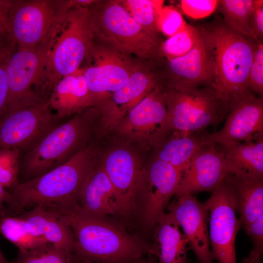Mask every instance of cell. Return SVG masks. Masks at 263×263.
Masks as SVG:
<instances>
[{
  "instance_id": "obj_39",
  "label": "cell",
  "mask_w": 263,
  "mask_h": 263,
  "mask_svg": "<svg viewBox=\"0 0 263 263\" xmlns=\"http://www.w3.org/2000/svg\"><path fill=\"white\" fill-rule=\"evenodd\" d=\"M251 25L254 34L258 42L263 39V0H255L251 15Z\"/></svg>"
},
{
  "instance_id": "obj_17",
  "label": "cell",
  "mask_w": 263,
  "mask_h": 263,
  "mask_svg": "<svg viewBox=\"0 0 263 263\" xmlns=\"http://www.w3.org/2000/svg\"><path fill=\"white\" fill-rule=\"evenodd\" d=\"M117 194L122 214L131 212L141 186L144 169L138 157L131 150L116 147L100 162Z\"/></svg>"
},
{
  "instance_id": "obj_12",
  "label": "cell",
  "mask_w": 263,
  "mask_h": 263,
  "mask_svg": "<svg viewBox=\"0 0 263 263\" xmlns=\"http://www.w3.org/2000/svg\"><path fill=\"white\" fill-rule=\"evenodd\" d=\"M208 210L209 237L214 260L236 263L235 239L242 226L236 214L233 188L226 179L205 202Z\"/></svg>"
},
{
  "instance_id": "obj_33",
  "label": "cell",
  "mask_w": 263,
  "mask_h": 263,
  "mask_svg": "<svg viewBox=\"0 0 263 263\" xmlns=\"http://www.w3.org/2000/svg\"><path fill=\"white\" fill-rule=\"evenodd\" d=\"M19 149H0V184L5 188L14 189L19 183Z\"/></svg>"
},
{
  "instance_id": "obj_44",
  "label": "cell",
  "mask_w": 263,
  "mask_h": 263,
  "mask_svg": "<svg viewBox=\"0 0 263 263\" xmlns=\"http://www.w3.org/2000/svg\"><path fill=\"white\" fill-rule=\"evenodd\" d=\"M0 263H14L9 262L3 255L0 249Z\"/></svg>"
},
{
  "instance_id": "obj_31",
  "label": "cell",
  "mask_w": 263,
  "mask_h": 263,
  "mask_svg": "<svg viewBox=\"0 0 263 263\" xmlns=\"http://www.w3.org/2000/svg\"><path fill=\"white\" fill-rule=\"evenodd\" d=\"M201 35L200 27L187 23L181 31L163 41L160 47L159 59H170L186 55L195 46Z\"/></svg>"
},
{
  "instance_id": "obj_27",
  "label": "cell",
  "mask_w": 263,
  "mask_h": 263,
  "mask_svg": "<svg viewBox=\"0 0 263 263\" xmlns=\"http://www.w3.org/2000/svg\"><path fill=\"white\" fill-rule=\"evenodd\" d=\"M226 180L233 188L236 210L244 228L263 214V179L228 174Z\"/></svg>"
},
{
  "instance_id": "obj_18",
  "label": "cell",
  "mask_w": 263,
  "mask_h": 263,
  "mask_svg": "<svg viewBox=\"0 0 263 263\" xmlns=\"http://www.w3.org/2000/svg\"><path fill=\"white\" fill-rule=\"evenodd\" d=\"M183 174L169 163L155 158L144 168V217L147 226L155 227L159 217L175 195Z\"/></svg>"
},
{
  "instance_id": "obj_20",
  "label": "cell",
  "mask_w": 263,
  "mask_h": 263,
  "mask_svg": "<svg viewBox=\"0 0 263 263\" xmlns=\"http://www.w3.org/2000/svg\"><path fill=\"white\" fill-rule=\"evenodd\" d=\"M216 143L210 142L195 154L183 173L175 194H185L213 190L228 174L223 150L219 151Z\"/></svg>"
},
{
  "instance_id": "obj_21",
  "label": "cell",
  "mask_w": 263,
  "mask_h": 263,
  "mask_svg": "<svg viewBox=\"0 0 263 263\" xmlns=\"http://www.w3.org/2000/svg\"><path fill=\"white\" fill-rule=\"evenodd\" d=\"M16 216L23 220L33 235L74 254V234L65 220L56 212L39 205Z\"/></svg>"
},
{
  "instance_id": "obj_3",
  "label": "cell",
  "mask_w": 263,
  "mask_h": 263,
  "mask_svg": "<svg viewBox=\"0 0 263 263\" xmlns=\"http://www.w3.org/2000/svg\"><path fill=\"white\" fill-rule=\"evenodd\" d=\"M98 163L96 151L85 147L65 163L43 175L19 183L2 216H16L37 205L76 203L87 178Z\"/></svg>"
},
{
  "instance_id": "obj_22",
  "label": "cell",
  "mask_w": 263,
  "mask_h": 263,
  "mask_svg": "<svg viewBox=\"0 0 263 263\" xmlns=\"http://www.w3.org/2000/svg\"><path fill=\"white\" fill-rule=\"evenodd\" d=\"M83 68L62 77L53 88L48 100L50 107L61 118L78 113L97 103L89 90L83 76Z\"/></svg>"
},
{
  "instance_id": "obj_8",
  "label": "cell",
  "mask_w": 263,
  "mask_h": 263,
  "mask_svg": "<svg viewBox=\"0 0 263 263\" xmlns=\"http://www.w3.org/2000/svg\"><path fill=\"white\" fill-rule=\"evenodd\" d=\"M74 5V0H12L8 21L14 40L19 47L35 48L55 39Z\"/></svg>"
},
{
  "instance_id": "obj_5",
  "label": "cell",
  "mask_w": 263,
  "mask_h": 263,
  "mask_svg": "<svg viewBox=\"0 0 263 263\" xmlns=\"http://www.w3.org/2000/svg\"><path fill=\"white\" fill-rule=\"evenodd\" d=\"M99 114L97 107L89 108L53 130L25 156V174L33 179L40 176L84 148Z\"/></svg>"
},
{
  "instance_id": "obj_19",
  "label": "cell",
  "mask_w": 263,
  "mask_h": 263,
  "mask_svg": "<svg viewBox=\"0 0 263 263\" xmlns=\"http://www.w3.org/2000/svg\"><path fill=\"white\" fill-rule=\"evenodd\" d=\"M263 136V98L254 94L239 100L230 110L223 127L207 135L222 145L254 140Z\"/></svg>"
},
{
  "instance_id": "obj_2",
  "label": "cell",
  "mask_w": 263,
  "mask_h": 263,
  "mask_svg": "<svg viewBox=\"0 0 263 263\" xmlns=\"http://www.w3.org/2000/svg\"><path fill=\"white\" fill-rule=\"evenodd\" d=\"M202 28L213 49L214 89L223 119L239 100L254 94L249 87L248 76L258 42L234 31L224 21Z\"/></svg>"
},
{
  "instance_id": "obj_35",
  "label": "cell",
  "mask_w": 263,
  "mask_h": 263,
  "mask_svg": "<svg viewBox=\"0 0 263 263\" xmlns=\"http://www.w3.org/2000/svg\"><path fill=\"white\" fill-rule=\"evenodd\" d=\"M248 84L251 91L263 95V44L258 42L256 46L248 76Z\"/></svg>"
},
{
  "instance_id": "obj_10",
  "label": "cell",
  "mask_w": 263,
  "mask_h": 263,
  "mask_svg": "<svg viewBox=\"0 0 263 263\" xmlns=\"http://www.w3.org/2000/svg\"><path fill=\"white\" fill-rule=\"evenodd\" d=\"M85 60L83 76L96 106L122 87L141 62L103 42L94 43Z\"/></svg>"
},
{
  "instance_id": "obj_28",
  "label": "cell",
  "mask_w": 263,
  "mask_h": 263,
  "mask_svg": "<svg viewBox=\"0 0 263 263\" xmlns=\"http://www.w3.org/2000/svg\"><path fill=\"white\" fill-rule=\"evenodd\" d=\"M255 0H220L223 21L228 27L258 42L251 25V15Z\"/></svg>"
},
{
  "instance_id": "obj_11",
  "label": "cell",
  "mask_w": 263,
  "mask_h": 263,
  "mask_svg": "<svg viewBox=\"0 0 263 263\" xmlns=\"http://www.w3.org/2000/svg\"><path fill=\"white\" fill-rule=\"evenodd\" d=\"M201 35L186 55L172 58H160L158 63L163 84L175 90H186L214 84V61L211 44L202 27Z\"/></svg>"
},
{
  "instance_id": "obj_25",
  "label": "cell",
  "mask_w": 263,
  "mask_h": 263,
  "mask_svg": "<svg viewBox=\"0 0 263 263\" xmlns=\"http://www.w3.org/2000/svg\"><path fill=\"white\" fill-rule=\"evenodd\" d=\"M169 134L153 147L156 149L154 158L169 163L183 173L198 151L210 142L207 135L198 132L175 131Z\"/></svg>"
},
{
  "instance_id": "obj_6",
  "label": "cell",
  "mask_w": 263,
  "mask_h": 263,
  "mask_svg": "<svg viewBox=\"0 0 263 263\" xmlns=\"http://www.w3.org/2000/svg\"><path fill=\"white\" fill-rule=\"evenodd\" d=\"M94 38L89 7L74 2L61 24L48 57L45 73L50 93L62 77L80 68L94 43Z\"/></svg>"
},
{
  "instance_id": "obj_36",
  "label": "cell",
  "mask_w": 263,
  "mask_h": 263,
  "mask_svg": "<svg viewBox=\"0 0 263 263\" xmlns=\"http://www.w3.org/2000/svg\"><path fill=\"white\" fill-rule=\"evenodd\" d=\"M220 0H182L180 5L183 12L194 19L206 17L216 9Z\"/></svg>"
},
{
  "instance_id": "obj_24",
  "label": "cell",
  "mask_w": 263,
  "mask_h": 263,
  "mask_svg": "<svg viewBox=\"0 0 263 263\" xmlns=\"http://www.w3.org/2000/svg\"><path fill=\"white\" fill-rule=\"evenodd\" d=\"M180 226L169 213H163L155 226L152 245L156 263H188V249Z\"/></svg>"
},
{
  "instance_id": "obj_1",
  "label": "cell",
  "mask_w": 263,
  "mask_h": 263,
  "mask_svg": "<svg viewBox=\"0 0 263 263\" xmlns=\"http://www.w3.org/2000/svg\"><path fill=\"white\" fill-rule=\"evenodd\" d=\"M60 214L75 241L74 255L84 263H140L152 255L147 245L128 234L105 217L91 214L75 202L45 206Z\"/></svg>"
},
{
  "instance_id": "obj_16",
  "label": "cell",
  "mask_w": 263,
  "mask_h": 263,
  "mask_svg": "<svg viewBox=\"0 0 263 263\" xmlns=\"http://www.w3.org/2000/svg\"><path fill=\"white\" fill-rule=\"evenodd\" d=\"M183 231L188 248L194 253L200 263H213L207 224L208 210L205 203L192 194L181 196L167 207Z\"/></svg>"
},
{
  "instance_id": "obj_43",
  "label": "cell",
  "mask_w": 263,
  "mask_h": 263,
  "mask_svg": "<svg viewBox=\"0 0 263 263\" xmlns=\"http://www.w3.org/2000/svg\"><path fill=\"white\" fill-rule=\"evenodd\" d=\"M156 258L153 255H150L149 258L147 260H143L140 263H156Z\"/></svg>"
},
{
  "instance_id": "obj_15",
  "label": "cell",
  "mask_w": 263,
  "mask_h": 263,
  "mask_svg": "<svg viewBox=\"0 0 263 263\" xmlns=\"http://www.w3.org/2000/svg\"><path fill=\"white\" fill-rule=\"evenodd\" d=\"M161 83L156 62L144 65L141 62L126 83L97 106L101 129L114 130L133 107Z\"/></svg>"
},
{
  "instance_id": "obj_9",
  "label": "cell",
  "mask_w": 263,
  "mask_h": 263,
  "mask_svg": "<svg viewBox=\"0 0 263 263\" xmlns=\"http://www.w3.org/2000/svg\"><path fill=\"white\" fill-rule=\"evenodd\" d=\"M165 87L167 114L162 139L175 131L199 132L223 119L220 104L213 87L182 91Z\"/></svg>"
},
{
  "instance_id": "obj_40",
  "label": "cell",
  "mask_w": 263,
  "mask_h": 263,
  "mask_svg": "<svg viewBox=\"0 0 263 263\" xmlns=\"http://www.w3.org/2000/svg\"><path fill=\"white\" fill-rule=\"evenodd\" d=\"M15 42L9 23L0 20V53Z\"/></svg>"
},
{
  "instance_id": "obj_4",
  "label": "cell",
  "mask_w": 263,
  "mask_h": 263,
  "mask_svg": "<svg viewBox=\"0 0 263 263\" xmlns=\"http://www.w3.org/2000/svg\"><path fill=\"white\" fill-rule=\"evenodd\" d=\"M94 37L128 55L150 62L160 58V37L145 30L115 0H95L89 5Z\"/></svg>"
},
{
  "instance_id": "obj_26",
  "label": "cell",
  "mask_w": 263,
  "mask_h": 263,
  "mask_svg": "<svg viewBox=\"0 0 263 263\" xmlns=\"http://www.w3.org/2000/svg\"><path fill=\"white\" fill-rule=\"evenodd\" d=\"M223 146L228 174L263 179V136Z\"/></svg>"
},
{
  "instance_id": "obj_41",
  "label": "cell",
  "mask_w": 263,
  "mask_h": 263,
  "mask_svg": "<svg viewBox=\"0 0 263 263\" xmlns=\"http://www.w3.org/2000/svg\"><path fill=\"white\" fill-rule=\"evenodd\" d=\"M12 199L11 192L0 184V217L2 216L6 207L10 203Z\"/></svg>"
},
{
  "instance_id": "obj_30",
  "label": "cell",
  "mask_w": 263,
  "mask_h": 263,
  "mask_svg": "<svg viewBox=\"0 0 263 263\" xmlns=\"http://www.w3.org/2000/svg\"><path fill=\"white\" fill-rule=\"evenodd\" d=\"M119 2L145 30L159 37L157 18L163 7V0H126Z\"/></svg>"
},
{
  "instance_id": "obj_32",
  "label": "cell",
  "mask_w": 263,
  "mask_h": 263,
  "mask_svg": "<svg viewBox=\"0 0 263 263\" xmlns=\"http://www.w3.org/2000/svg\"><path fill=\"white\" fill-rule=\"evenodd\" d=\"M74 254L50 243L30 251L19 250L14 263H76Z\"/></svg>"
},
{
  "instance_id": "obj_38",
  "label": "cell",
  "mask_w": 263,
  "mask_h": 263,
  "mask_svg": "<svg viewBox=\"0 0 263 263\" xmlns=\"http://www.w3.org/2000/svg\"><path fill=\"white\" fill-rule=\"evenodd\" d=\"M246 234L251 237L253 247L250 253L262 256L263 251V214L245 227Z\"/></svg>"
},
{
  "instance_id": "obj_45",
  "label": "cell",
  "mask_w": 263,
  "mask_h": 263,
  "mask_svg": "<svg viewBox=\"0 0 263 263\" xmlns=\"http://www.w3.org/2000/svg\"><path fill=\"white\" fill-rule=\"evenodd\" d=\"M76 263H82V262H78L76 260Z\"/></svg>"
},
{
  "instance_id": "obj_13",
  "label": "cell",
  "mask_w": 263,
  "mask_h": 263,
  "mask_svg": "<svg viewBox=\"0 0 263 263\" xmlns=\"http://www.w3.org/2000/svg\"><path fill=\"white\" fill-rule=\"evenodd\" d=\"M48 102L6 111L0 119V149L35 147L57 126Z\"/></svg>"
},
{
  "instance_id": "obj_14",
  "label": "cell",
  "mask_w": 263,
  "mask_h": 263,
  "mask_svg": "<svg viewBox=\"0 0 263 263\" xmlns=\"http://www.w3.org/2000/svg\"><path fill=\"white\" fill-rule=\"evenodd\" d=\"M165 87L158 85L120 122L113 131L128 142L148 150L162 138L167 117Z\"/></svg>"
},
{
  "instance_id": "obj_42",
  "label": "cell",
  "mask_w": 263,
  "mask_h": 263,
  "mask_svg": "<svg viewBox=\"0 0 263 263\" xmlns=\"http://www.w3.org/2000/svg\"><path fill=\"white\" fill-rule=\"evenodd\" d=\"M262 256L250 253L249 255L243 260V263H262Z\"/></svg>"
},
{
  "instance_id": "obj_23",
  "label": "cell",
  "mask_w": 263,
  "mask_h": 263,
  "mask_svg": "<svg viewBox=\"0 0 263 263\" xmlns=\"http://www.w3.org/2000/svg\"><path fill=\"white\" fill-rule=\"evenodd\" d=\"M77 205L93 215L106 217L121 214L114 188L100 163H97L86 180Z\"/></svg>"
},
{
  "instance_id": "obj_34",
  "label": "cell",
  "mask_w": 263,
  "mask_h": 263,
  "mask_svg": "<svg viewBox=\"0 0 263 263\" xmlns=\"http://www.w3.org/2000/svg\"><path fill=\"white\" fill-rule=\"evenodd\" d=\"M187 23L178 10L172 6H163L159 12V30L169 38L181 31Z\"/></svg>"
},
{
  "instance_id": "obj_7",
  "label": "cell",
  "mask_w": 263,
  "mask_h": 263,
  "mask_svg": "<svg viewBox=\"0 0 263 263\" xmlns=\"http://www.w3.org/2000/svg\"><path fill=\"white\" fill-rule=\"evenodd\" d=\"M54 40L35 48H20L17 45L7 66L6 112L26 106L43 105L48 102L50 92L45 71Z\"/></svg>"
},
{
  "instance_id": "obj_29",
  "label": "cell",
  "mask_w": 263,
  "mask_h": 263,
  "mask_svg": "<svg viewBox=\"0 0 263 263\" xmlns=\"http://www.w3.org/2000/svg\"><path fill=\"white\" fill-rule=\"evenodd\" d=\"M0 233L20 251H30L48 243L31 234L23 220L17 216L0 217Z\"/></svg>"
},
{
  "instance_id": "obj_37",
  "label": "cell",
  "mask_w": 263,
  "mask_h": 263,
  "mask_svg": "<svg viewBox=\"0 0 263 263\" xmlns=\"http://www.w3.org/2000/svg\"><path fill=\"white\" fill-rule=\"evenodd\" d=\"M17 47L16 42L0 53V119L6 111L8 96L7 66L9 59Z\"/></svg>"
}]
</instances>
